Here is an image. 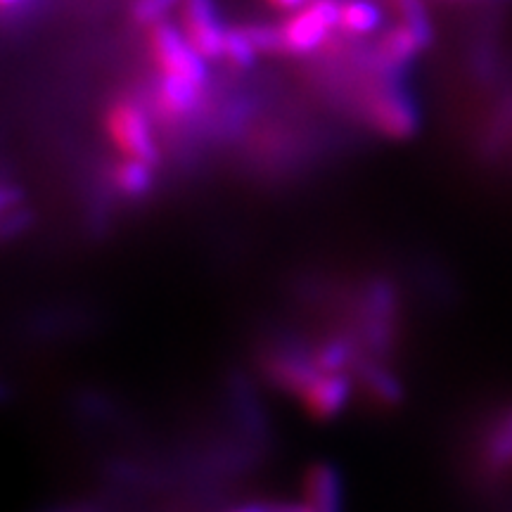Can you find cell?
Segmentation results:
<instances>
[{"label": "cell", "instance_id": "e0dca14e", "mask_svg": "<svg viewBox=\"0 0 512 512\" xmlns=\"http://www.w3.org/2000/svg\"><path fill=\"white\" fill-rule=\"evenodd\" d=\"M0 3H3V5H15L17 0H0Z\"/></svg>", "mask_w": 512, "mask_h": 512}, {"label": "cell", "instance_id": "30bf717a", "mask_svg": "<svg viewBox=\"0 0 512 512\" xmlns=\"http://www.w3.org/2000/svg\"><path fill=\"white\" fill-rule=\"evenodd\" d=\"M155 185V171L152 164L138 162V159L121 157V162L114 164L110 171V188L119 200L136 202L145 197Z\"/></svg>", "mask_w": 512, "mask_h": 512}, {"label": "cell", "instance_id": "8fae6325", "mask_svg": "<svg viewBox=\"0 0 512 512\" xmlns=\"http://www.w3.org/2000/svg\"><path fill=\"white\" fill-rule=\"evenodd\" d=\"M358 370V377H361V387L366 392L368 399H373L380 406H396L401 399V384L396 380V375L389 368H384L380 361L375 358H368V361H361L354 366Z\"/></svg>", "mask_w": 512, "mask_h": 512}, {"label": "cell", "instance_id": "9c48e42d", "mask_svg": "<svg viewBox=\"0 0 512 512\" xmlns=\"http://www.w3.org/2000/svg\"><path fill=\"white\" fill-rule=\"evenodd\" d=\"M200 95L202 86L178 79H164L162 76V83H159L155 95V110L164 121H181L197 110Z\"/></svg>", "mask_w": 512, "mask_h": 512}, {"label": "cell", "instance_id": "4fadbf2b", "mask_svg": "<svg viewBox=\"0 0 512 512\" xmlns=\"http://www.w3.org/2000/svg\"><path fill=\"white\" fill-rule=\"evenodd\" d=\"M339 24L351 34H370L380 24V10L368 0H349L339 8Z\"/></svg>", "mask_w": 512, "mask_h": 512}, {"label": "cell", "instance_id": "9a60e30c", "mask_svg": "<svg viewBox=\"0 0 512 512\" xmlns=\"http://www.w3.org/2000/svg\"><path fill=\"white\" fill-rule=\"evenodd\" d=\"M176 0H138L136 5V17L140 22H162L166 10L174 5Z\"/></svg>", "mask_w": 512, "mask_h": 512}, {"label": "cell", "instance_id": "2e32d148", "mask_svg": "<svg viewBox=\"0 0 512 512\" xmlns=\"http://www.w3.org/2000/svg\"><path fill=\"white\" fill-rule=\"evenodd\" d=\"M271 3L278 8H299V5H304V0H271Z\"/></svg>", "mask_w": 512, "mask_h": 512}, {"label": "cell", "instance_id": "ba28073f", "mask_svg": "<svg viewBox=\"0 0 512 512\" xmlns=\"http://www.w3.org/2000/svg\"><path fill=\"white\" fill-rule=\"evenodd\" d=\"M304 503L311 512H342V482L330 465H313L304 475Z\"/></svg>", "mask_w": 512, "mask_h": 512}, {"label": "cell", "instance_id": "7a4b0ae2", "mask_svg": "<svg viewBox=\"0 0 512 512\" xmlns=\"http://www.w3.org/2000/svg\"><path fill=\"white\" fill-rule=\"evenodd\" d=\"M150 48L164 79L204 86V79H207L204 57L190 46L183 31L171 27L169 22H155L150 31Z\"/></svg>", "mask_w": 512, "mask_h": 512}, {"label": "cell", "instance_id": "8992f818", "mask_svg": "<svg viewBox=\"0 0 512 512\" xmlns=\"http://www.w3.org/2000/svg\"><path fill=\"white\" fill-rule=\"evenodd\" d=\"M366 117L389 138H408L418 126L411 102L396 91H377L366 102Z\"/></svg>", "mask_w": 512, "mask_h": 512}, {"label": "cell", "instance_id": "6da1fadb", "mask_svg": "<svg viewBox=\"0 0 512 512\" xmlns=\"http://www.w3.org/2000/svg\"><path fill=\"white\" fill-rule=\"evenodd\" d=\"M105 133L114 150L126 159H138L145 164H157L159 147L152 133V124L145 110L131 100H119L107 110Z\"/></svg>", "mask_w": 512, "mask_h": 512}, {"label": "cell", "instance_id": "5b68a950", "mask_svg": "<svg viewBox=\"0 0 512 512\" xmlns=\"http://www.w3.org/2000/svg\"><path fill=\"white\" fill-rule=\"evenodd\" d=\"M351 396V380L344 373H318L297 394L304 411L316 420H330L342 413Z\"/></svg>", "mask_w": 512, "mask_h": 512}, {"label": "cell", "instance_id": "5bb4252c", "mask_svg": "<svg viewBox=\"0 0 512 512\" xmlns=\"http://www.w3.org/2000/svg\"><path fill=\"white\" fill-rule=\"evenodd\" d=\"M256 43L249 29H230L226 34V57L238 67H249L254 62Z\"/></svg>", "mask_w": 512, "mask_h": 512}, {"label": "cell", "instance_id": "277c9868", "mask_svg": "<svg viewBox=\"0 0 512 512\" xmlns=\"http://www.w3.org/2000/svg\"><path fill=\"white\" fill-rule=\"evenodd\" d=\"M183 34L204 60H216V57L226 55L228 31L221 29L211 0H185Z\"/></svg>", "mask_w": 512, "mask_h": 512}, {"label": "cell", "instance_id": "7c38bea8", "mask_svg": "<svg viewBox=\"0 0 512 512\" xmlns=\"http://www.w3.org/2000/svg\"><path fill=\"white\" fill-rule=\"evenodd\" d=\"M420 48H425V46H422L420 38L415 36L413 31L406 27V24H403L401 29H394L392 34L384 38L382 46H380V55L387 64H392V67H399V64L411 60V57L418 53Z\"/></svg>", "mask_w": 512, "mask_h": 512}, {"label": "cell", "instance_id": "3957f363", "mask_svg": "<svg viewBox=\"0 0 512 512\" xmlns=\"http://www.w3.org/2000/svg\"><path fill=\"white\" fill-rule=\"evenodd\" d=\"M335 24H339V5L332 0H316L299 10L292 19H287L285 27L280 29L283 48L292 53H311L325 41Z\"/></svg>", "mask_w": 512, "mask_h": 512}, {"label": "cell", "instance_id": "52a82bcc", "mask_svg": "<svg viewBox=\"0 0 512 512\" xmlns=\"http://www.w3.org/2000/svg\"><path fill=\"white\" fill-rule=\"evenodd\" d=\"M479 460L486 477H505L512 472V408L498 415L489 427Z\"/></svg>", "mask_w": 512, "mask_h": 512}]
</instances>
